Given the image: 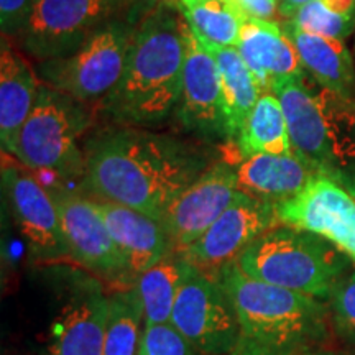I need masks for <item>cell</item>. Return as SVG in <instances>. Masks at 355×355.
<instances>
[{"instance_id":"6da1fadb","label":"cell","mask_w":355,"mask_h":355,"mask_svg":"<svg viewBox=\"0 0 355 355\" xmlns=\"http://www.w3.org/2000/svg\"><path fill=\"white\" fill-rule=\"evenodd\" d=\"M84 158V183L96 198L157 220L214 162L206 150L180 137L121 123L89 135Z\"/></svg>"},{"instance_id":"7a4b0ae2","label":"cell","mask_w":355,"mask_h":355,"mask_svg":"<svg viewBox=\"0 0 355 355\" xmlns=\"http://www.w3.org/2000/svg\"><path fill=\"white\" fill-rule=\"evenodd\" d=\"M186 19L173 0H159L137 26L122 78L101 102L121 125L150 128L175 115L183 91Z\"/></svg>"},{"instance_id":"3957f363","label":"cell","mask_w":355,"mask_h":355,"mask_svg":"<svg viewBox=\"0 0 355 355\" xmlns=\"http://www.w3.org/2000/svg\"><path fill=\"white\" fill-rule=\"evenodd\" d=\"M214 277L237 311L241 334L232 355H298L329 344L327 301L250 278L237 261Z\"/></svg>"},{"instance_id":"277c9868","label":"cell","mask_w":355,"mask_h":355,"mask_svg":"<svg viewBox=\"0 0 355 355\" xmlns=\"http://www.w3.org/2000/svg\"><path fill=\"white\" fill-rule=\"evenodd\" d=\"M270 92L286 115L293 153L355 198V102L326 91L309 74L279 79Z\"/></svg>"},{"instance_id":"5b68a950","label":"cell","mask_w":355,"mask_h":355,"mask_svg":"<svg viewBox=\"0 0 355 355\" xmlns=\"http://www.w3.org/2000/svg\"><path fill=\"white\" fill-rule=\"evenodd\" d=\"M237 265L259 282L327 301L354 261L321 235L278 224L257 237Z\"/></svg>"},{"instance_id":"8992f818","label":"cell","mask_w":355,"mask_h":355,"mask_svg":"<svg viewBox=\"0 0 355 355\" xmlns=\"http://www.w3.org/2000/svg\"><path fill=\"white\" fill-rule=\"evenodd\" d=\"M94 119L92 105L42 83L12 157L30 171L55 173L64 180L84 178L86 158L79 144Z\"/></svg>"},{"instance_id":"52a82bcc","label":"cell","mask_w":355,"mask_h":355,"mask_svg":"<svg viewBox=\"0 0 355 355\" xmlns=\"http://www.w3.org/2000/svg\"><path fill=\"white\" fill-rule=\"evenodd\" d=\"M159 0H37L24 35L21 53L35 63L63 58L83 46L105 25L145 17Z\"/></svg>"},{"instance_id":"ba28073f","label":"cell","mask_w":355,"mask_h":355,"mask_svg":"<svg viewBox=\"0 0 355 355\" xmlns=\"http://www.w3.org/2000/svg\"><path fill=\"white\" fill-rule=\"evenodd\" d=\"M141 20L144 17L115 20L71 55L35 63L40 81L84 104H101L121 81L133 35Z\"/></svg>"},{"instance_id":"9c48e42d","label":"cell","mask_w":355,"mask_h":355,"mask_svg":"<svg viewBox=\"0 0 355 355\" xmlns=\"http://www.w3.org/2000/svg\"><path fill=\"white\" fill-rule=\"evenodd\" d=\"M170 324L201 355H232L241 334L229 293L217 277L189 261Z\"/></svg>"},{"instance_id":"30bf717a","label":"cell","mask_w":355,"mask_h":355,"mask_svg":"<svg viewBox=\"0 0 355 355\" xmlns=\"http://www.w3.org/2000/svg\"><path fill=\"white\" fill-rule=\"evenodd\" d=\"M2 194L13 224L32 259L53 263L71 259L60 212L50 189H46L28 168L3 153Z\"/></svg>"},{"instance_id":"8fae6325","label":"cell","mask_w":355,"mask_h":355,"mask_svg":"<svg viewBox=\"0 0 355 355\" xmlns=\"http://www.w3.org/2000/svg\"><path fill=\"white\" fill-rule=\"evenodd\" d=\"M50 193L60 212L71 259L117 290L135 285L137 278L114 242L96 199H87L74 191L51 189Z\"/></svg>"},{"instance_id":"7c38bea8","label":"cell","mask_w":355,"mask_h":355,"mask_svg":"<svg viewBox=\"0 0 355 355\" xmlns=\"http://www.w3.org/2000/svg\"><path fill=\"white\" fill-rule=\"evenodd\" d=\"M183 91L175 117L188 133L209 144H230L229 115L220 74L211 53L186 21Z\"/></svg>"},{"instance_id":"4fadbf2b","label":"cell","mask_w":355,"mask_h":355,"mask_svg":"<svg viewBox=\"0 0 355 355\" xmlns=\"http://www.w3.org/2000/svg\"><path fill=\"white\" fill-rule=\"evenodd\" d=\"M110 295L94 275L69 272L51 327V355H102Z\"/></svg>"},{"instance_id":"5bb4252c","label":"cell","mask_w":355,"mask_h":355,"mask_svg":"<svg viewBox=\"0 0 355 355\" xmlns=\"http://www.w3.org/2000/svg\"><path fill=\"white\" fill-rule=\"evenodd\" d=\"M275 225H278L275 204L241 191L229 209L180 254L202 272L216 275L222 266L237 261L257 237Z\"/></svg>"},{"instance_id":"9a60e30c","label":"cell","mask_w":355,"mask_h":355,"mask_svg":"<svg viewBox=\"0 0 355 355\" xmlns=\"http://www.w3.org/2000/svg\"><path fill=\"white\" fill-rule=\"evenodd\" d=\"M278 224L318 234L349 255L355 263V198L324 176L279 204H275Z\"/></svg>"},{"instance_id":"2e32d148","label":"cell","mask_w":355,"mask_h":355,"mask_svg":"<svg viewBox=\"0 0 355 355\" xmlns=\"http://www.w3.org/2000/svg\"><path fill=\"white\" fill-rule=\"evenodd\" d=\"M237 171L227 159L212 162L201 176L173 201L162 224L178 252L189 247L229 209L239 196Z\"/></svg>"},{"instance_id":"e0dca14e","label":"cell","mask_w":355,"mask_h":355,"mask_svg":"<svg viewBox=\"0 0 355 355\" xmlns=\"http://www.w3.org/2000/svg\"><path fill=\"white\" fill-rule=\"evenodd\" d=\"M96 204L135 278L176 250L162 220L112 201L96 199Z\"/></svg>"},{"instance_id":"ac0fdd59","label":"cell","mask_w":355,"mask_h":355,"mask_svg":"<svg viewBox=\"0 0 355 355\" xmlns=\"http://www.w3.org/2000/svg\"><path fill=\"white\" fill-rule=\"evenodd\" d=\"M261 92H270L279 79L306 76L295 44L275 20L252 19L242 25L235 44Z\"/></svg>"},{"instance_id":"d6986e66","label":"cell","mask_w":355,"mask_h":355,"mask_svg":"<svg viewBox=\"0 0 355 355\" xmlns=\"http://www.w3.org/2000/svg\"><path fill=\"white\" fill-rule=\"evenodd\" d=\"M37 69L28 56L17 51L12 40L2 37L0 50V141L2 152L12 155L19 133L32 114L38 97Z\"/></svg>"},{"instance_id":"ffe728a7","label":"cell","mask_w":355,"mask_h":355,"mask_svg":"<svg viewBox=\"0 0 355 355\" xmlns=\"http://www.w3.org/2000/svg\"><path fill=\"white\" fill-rule=\"evenodd\" d=\"M283 30L311 79L332 94L355 102V63L344 40L303 32L290 21L283 24Z\"/></svg>"},{"instance_id":"44dd1931","label":"cell","mask_w":355,"mask_h":355,"mask_svg":"<svg viewBox=\"0 0 355 355\" xmlns=\"http://www.w3.org/2000/svg\"><path fill=\"white\" fill-rule=\"evenodd\" d=\"M239 191L261 201L279 204L300 194L316 175L295 153H257L235 165Z\"/></svg>"},{"instance_id":"7402d4cb","label":"cell","mask_w":355,"mask_h":355,"mask_svg":"<svg viewBox=\"0 0 355 355\" xmlns=\"http://www.w3.org/2000/svg\"><path fill=\"white\" fill-rule=\"evenodd\" d=\"M199 42L211 53L217 64V69H219L225 105H227L230 145H232L243 125H245L248 115L255 107L257 101L261 96V89L259 83L255 81L254 74L247 68L245 61L242 60L237 48L217 46V44L207 43L201 38H199Z\"/></svg>"},{"instance_id":"603a6c76","label":"cell","mask_w":355,"mask_h":355,"mask_svg":"<svg viewBox=\"0 0 355 355\" xmlns=\"http://www.w3.org/2000/svg\"><path fill=\"white\" fill-rule=\"evenodd\" d=\"M232 145L237 148L239 157L293 153L286 115L273 92H261Z\"/></svg>"},{"instance_id":"cb8c5ba5","label":"cell","mask_w":355,"mask_h":355,"mask_svg":"<svg viewBox=\"0 0 355 355\" xmlns=\"http://www.w3.org/2000/svg\"><path fill=\"white\" fill-rule=\"evenodd\" d=\"M186 266L188 260L175 250L137 278L135 286L144 304L145 324H168L171 321Z\"/></svg>"},{"instance_id":"d4e9b609","label":"cell","mask_w":355,"mask_h":355,"mask_svg":"<svg viewBox=\"0 0 355 355\" xmlns=\"http://www.w3.org/2000/svg\"><path fill=\"white\" fill-rule=\"evenodd\" d=\"M186 21L204 42L235 46L248 17L235 0H178Z\"/></svg>"},{"instance_id":"484cf974","label":"cell","mask_w":355,"mask_h":355,"mask_svg":"<svg viewBox=\"0 0 355 355\" xmlns=\"http://www.w3.org/2000/svg\"><path fill=\"white\" fill-rule=\"evenodd\" d=\"M109 321L102 355H139L145 318L137 286L119 288L110 295Z\"/></svg>"},{"instance_id":"4316f807","label":"cell","mask_w":355,"mask_h":355,"mask_svg":"<svg viewBox=\"0 0 355 355\" xmlns=\"http://www.w3.org/2000/svg\"><path fill=\"white\" fill-rule=\"evenodd\" d=\"M286 21L303 32L345 42L355 33V0H311Z\"/></svg>"},{"instance_id":"83f0119b","label":"cell","mask_w":355,"mask_h":355,"mask_svg":"<svg viewBox=\"0 0 355 355\" xmlns=\"http://www.w3.org/2000/svg\"><path fill=\"white\" fill-rule=\"evenodd\" d=\"M329 316L334 334L350 345L355 343V266L337 279L329 298Z\"/></svg>"},{"instance_id":"f1b7e54d","label":"cell","mask_w":355,"mask_h":355,"mask_svg":"<svg viewBox=\"0 0 355 355\" xmlns=\"http://www.w3.org/2000/svg\"><path fill=\"white\" fill-rule=\"evenodd\" d=\"M144 326L139 355H201L170 322Z\"/></svg>"},{"instance_id":"f546056e","label":"cell","mask_w":355,"mask_h":355,"mask_svg":"<svg viewBox=\"0 0 355 355\" xmlns=\"http://www.w3.org/2000/svg\"><path fill=\"white\" fill-rule=\"evenodd\" d=\"M37 0H0V30L2 37L8 40H19L30 19Z\"/></svg>"},{"instance_id":"4dcf8cb0","label":"cell","mask_w":355,"mask_h":355,"mask_svg":"<svg viewBox=\"0 0 355 355\" xmlns=\"http://www.w3.org/2000/svg\"><path fill=\"white\" fill-rule=\"evenodd\" d=\"M252 19L272 20L275 12H278V0H235Z\"/></svg>"},{"instance_id":"1f68e13d","label":"cell","mask_w":355,"mask_h":355,"mask_svg":"<svg viewBox=\"0 0 355 355\" xmlns=\"http://www.w3.org/2000/svg\"><path fill=\"white\" fill-rule=\"evenodd\" d=\"M308 2H311V0H278V13L283 19L290 20Z\"/></svg>"},{"instance_id":"d6a6232c","label":"cell","mask_w":355,"mask_h":355,"mask_svg":"<svg viewBox=\"0 0 355 355\" xmlns=\"http://www.w3.org/2000/svg\"><path fill=\"white\" fill-rule=\"evenodd\" d=\"M298 355H349V352H340V350L331 349L329 345H324V347H316L306 350V352H301Z\"/></svg>"},{"instance_id":"836d02e7","label":"cell","mask_w":355,"mask_h":355,"mask_svg":"<svg viewBox=\"0 0 355 355\" xmlns=\"http://www.w3.org/2000/svg\"><path fill=\"white\" fill-rule=\"evenodd\" d=\"M347 352H349V355H355V343L349 345V350H347Z\"/></svg>"},{"instance_id":"e575fe53","label":"cell","mask_w":355,"mask_h":355,"mask_svg":"<svg viewBox=\"0 0 355 355\" xmlns=\"http://www.w3.org/2000/svg\"><path fill=\"white\" fill-rule=\"evenodd\" d=\"M354 37H355V33H354ZM354 50H355V38H354Z\"/></svg>"}]
</instances>
